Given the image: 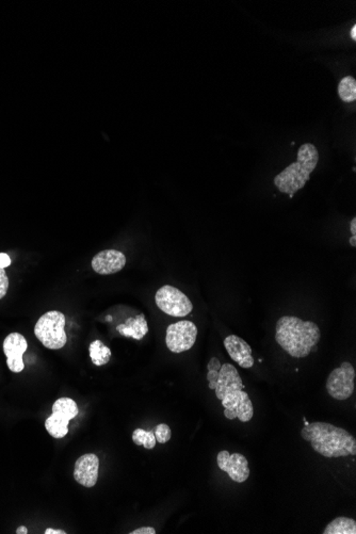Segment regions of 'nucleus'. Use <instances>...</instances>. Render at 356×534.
<instances>
[{
    "mask_svg": "<svg viewBox=\"0 0 356 534\" xmlns=\"http://www.w3.org/2000/svg\"><path fill=\"white\" fill-rule=\"evenodd\" d=\"M321 337L319 326L294 316H284L276 324V340L290 356L303 358L310 356Z\"/></svg>",
    "mask_w": 356,
    "mask_h": 534,
    "instance_id": "obj_1",
    "label": "nucleus"
},
{
    "mask_svg": "<svg viewBox=\"0 0 356 534\" xmlns=\"http://www.w3.org/2000/svg\"><path fill=\"white\" fill-rule=\"evenodd\" d=\"M301 436L325 458L355 456L356 440L347 430L328 422H316L304 426Z\"/></svg>",
    "mask_w": 356,
    "mask_h": 534,
    "instance_id": "obj_2",
    "label": "nucleus"
},
{
    "mask_svg": "<svg viewBox=\"0 0 356 534\" xmlns=\"http://www.w3.org/2000/svg\"><path fill=\"white\" fill-rule=\"evenodd\" d=\"M319 160V154L315 145L306 143L298 151L296 162L288 165L285 170L274 177V185L280 192L286 193L290 197L301 190L310 181V173L315 170Z\"/></svg>",
    "mask_w": 356,
    "mask_h": 534,
    "instance_id": "obj_3",
    "label": "nucleus"
},
{
    "mask_svg": "<svg viewBox=\"0 0 356 534\" xmlns=\"http://www.w3.org/2000/svg\"><path fill=\"white\" fill-rule=\"evenodd\" d=\"M65 328V315L58 310H51L37 320L35 334L45 348L59 350L67 344V336Z\"/></svg>",
    "mask_w": 356,
    "mask_h": 534,
    "instance_id": "obj_4",
    "label": "nucleus"
},
{
    "mask_svg": "<svg viewBox=\"0 0 356 534\" xmlns=\"http://www.w3.org/2000/svg\"><path fill=\"white\" fill-rule=\"evenodd\" d=\"M155 302L159 310L164 314L178 318L188 316L194 310V304L188 297L180 292V289L171 285H166L159 289L155 296Z\"/></svg>",
    "mask_w": 356,
    "mask_h": 534,
    "instance_id": "obj_5",
    "label": "nucleus"
},
{
    "mask_svg": "<svg viewBox=\"0 0 356 534\" xmlns=\"http://www.w3.org/2000/svg\"><path fill=\"white\" fill-rule=\"evenodd\" d=\"M355 369L350 362H344L330 374L326 390L338 401L349 399L355 390Z\"/></svg>",
    "mask_w": 356,
    "mask_h": 534,
    "instance_id": "obj_6",
    "label": "nucleus"
},
{
    "mask_svg": "<svg viewBox=\"0 0 356 534\" xmlns=\"http://www.w3.org/2000/svg\"><path fill=\"white\" fill-rule=\"evenodd\" d=\"M198 328L192 322L182 320L167 328L166 344L172 353H183L194 346Z\"/></svg>",
    "mask_w": 356,
    "mask_h": 534,
    "instance_id": "obj_7",
    "label": "nucleus"
},
{
    "mask_svg": "<svg viewBox=\"0 0 356 534\" xmlns=\"http://www.w3.org/2000/svg\"><path fill=\"white\" fill-rule=\"evenodd\" d=\"M221 402L224 408V416L228 419H239V422H248L253 418V403L244 390L230 392Z\"/></svg>",
    "mask_w": 356,
    "mask_h": 534,
    "instance_id": "obj_8",
    "label": "nucleus"
},
{
    "mask_svg": "<svg viewBox=\"0 0 356 534\" xmlns=\"http://www.w3.org/2000/svg\"><path fill=\"white\" fill-rule=\"evenodd\" d=\"M219 468L226 472L232 481L244 483L250 477V468L246 456L240 453H232L223 450L217 456Z\"/></svg>",
    "mask_w": 356,
    "mask_h": 534,
    "instance_id": "obj_9",
    "label": "nucleus"
},
{
    "mask_svg": "<svg viewBox=\"0 0 356 534\" xmlns=\"http://www.w3.org/2000/svg\"><path fill=\"white\" fill-rule=\"evenodd\" d=\"M28 349L27 340L19 333H11L3 342V353L7 356V365L12 372L19 374L25 368L23 356Z\"/></svg>",
    "mask_w": 356,
    "mask_h": 534,
    "instance_id": "obj_10",
    "label": "nucleus"
},
{
    "mask_svg": "<svg viewBox=\"0 0 356 534\" xmlns=\"http://www.w3.org/2000/svg\"><path fill=\"white\" fill-rule=\"evenodd\" d=\"M99 459L94 453L81 456L75 464L74 478L85 487H93L99 480Z\"/></svg>",
    "mask_w": 356,
    "mask_h": 534,
    "instance_id": "obj_11",
    "label": "nucleus"
},
{
    "mask_svg": "<svg viewBox=\"0 0 356 534\" xmlns=\"http://www.w3.org/2000/svg\"><path fill=\"white\" fill-rule=\"evenodd\" d=\"M126 265V256L120 251L105 250L95 255L92 268L101 276H110L122 270Z\"/></svg>",
    "mask_w": 356,
    "mask_h": 534,
    "instance_id": "obj_12",
    "label": "nucleus"
},
{
    "mask_svg": "<svg viewBox=\"0 0 356 534\" xmlns=\"http://www.w3.org/2000/svg\"><path fill=\"white\" fill-rule=\"evenodd\" d=\"M224 347L228 351V356L234 362L239 365L244 369H250L254 366V358L252 356V348L246 340L236 335H230L224 340Z\"/></svg>",
    "mask_w": 356,
    "mask_h": 534,
    "instance_id": "obj_13",
    "label": "nucleus"
},
{
    "mask_svg": "<svg viewBox=\"0 0 356 534\" xmlns=\"http://www.w3.org/2000/svg\"><path fill=\"white\" fill-rule=\"evenodd\" d=\"M244 383L237 368L230 364L221 366L219 372L218 382L216 386V396L219 400L223 399L226 394L235 390H244Z\"/></svg>",
    "mask_w": 356,
    "mask_h": 534,
    "instance_id": "obj_14",
    "label": "nucleus"
},
{
    "mask_svg": "<svg viewBox=\"0 0 356 534\" xmlns=\"http://www.w3.org/2000/svg\"><path fill=\"white\" fill-rule=\"evenodd\" d=\"M117 332L125 337H133L137 340H141L149 332L146 319L143 314L130 318L124 324L117 326Z\"/></svg>",
    "mask_w": 356,
    "mask_h": 534,
    "instance_id": "obj_15",
    "label": "nucleus"
},
{
    "mask_svg": "<svg viewBox=\"0 0 356 534\" xmlns=\"http://www.w3.org/2000/svg\"><path fill=\"white\" fill-rule=\"evenodd\" d=\"M78 413L79 410L76 402L71 398H60L53 403L51 415L63 422H69L73 418L76 417Z\"/></svg>",
    "mask_w": 356,
    "mask_h": 534,
    "instance_id": "obj_16",
    "label": "nucleus"
},
{
    "mask_svg": "<svg viewBox=\"0 0 356 534\" xmlns=\"http://www.w3.org/2000/svg\"><path fill=\"white\" fill-rule=\"evenodd\" d=\"M323 534H356V522L352 518H335L329 525L326 526Z\"/></svg>",
    "mask_w": 356,
    "mask_h": 534,
    "instance_id": "obj_17",
    "label": "nucleus"
},
{
    "mask_svg": "<svg viewBox=\"0 0 356 534\" xmlns=\"http://www.w3.org/2000/svg\"><path fill=\"white\" fill-rule=\"evenodd\" d=\"M91 360L95 366H103L108 364L111 358V350L108 347L105 346L101 340H95L90 344Z\"/></svg>",
    "mask_w": 356,
    "mask_h": 534,
    "instance_id": "obj_18",
    "label": "nucleus"
},
{
    "mask_svg": "<svg viewBox=\"0 0 356 534\" xmlns=\"http://www.w3.org/2000/svg\"><path fill=\"white\" fill-rule=\"evenodd\" d=\"M338 94H339L340 99L345 101V103H352V101H355V79L351 77V76H347L345 78L341 79L339 85H338Z\"/></svg>",
    "mask_w": 356,
    "mask_h": 534,
    "instance_id": "obj_19",
    "label": "nucleus"
},
{
    "mask_svg": "<svg viewBox=\"0 0 356 534\" xmlns=\"http://www.w3.org/2000/svg\"><path fill=\"white\" fill-rule=\"evenodd\" d=\"M69 422H63L51 415L45 422V428L53 438H62L69 432Z\"/></svg>",
    "mask_w": 356,
    "mask_h": 534,
    "instance_id": "obj_20",
    "label": "nucleus"
},
{
    "mask_svg": "<svg viewBox=\"0 0 356 534\" xmlns=\"http://www.w3.org/2000/svg\"><path fill=\"white\" fill-rule=\"evenodd\" d=\"M133 440L137 446H143L146 449H154L157 442L154 430L151 431H145L143 429L135 430L133 433Z\"/></svg>",
    "mask_w": 356,
    "mask_h": 534,
    "instance_id": "obj_21",
    "label": "nucleus"
},
{
    "mask_svg": "<svg viewBox=\"0 0 356 534\" xmlns=\"http://www.w3.org/2000/svg\"><path fill=\"white\" fill-rule=\"evenodd\" d=\"M154 434L157 442H160V444H166V442L171 440V436H172L171 428L166 424H158L154 429Z\"/></svg>",
    "mask_w": 356,
    "mask_h": 534,
    "instance_id": "obj_22",
    "label": "nucleus"
},
{
    "mask_svg": "<svg viewBox=\"0 0 356 534\" xmlns=\"http://www.w3.org/2000/svg\"><path fill=\"white\" fill-rule=\"evenodd\" d=\"M8 289H9V278L5 269L0 268V300L7 294Z\"/></svg>",
    "mask_w": 356,
    "mask_h": 534,
    "instance_id": "obj_23",
    "label": "nucleus"
},
{
    "mask_svg": "<svg viewBox=\"0 0 356 534\" xmlns=\"http://www.w3.org/2000/svg\"><path fill=\"white\" fill-rule=\"evenodd\" d=\"M219 372H220V370L210 369L208 370V372H207V380L210 382V386H208V387H210V390H216Z\"/></svg>",
    "mask_w": 356,
    "mask_h": 534,
    "instance_id": "obj_24",
    "label": "nucleus"
},
{
    "mask_svg": "<svg viewBox=\"0 0 356 534\" xmlns=\"http://www.w3.org/2000/svg\"><path fill=\"white\" fill-rule=\"evenodd\" d=\"M11 265V259L6 253H0V268H7Z\"/></svg>",
    "mask_w": 356,
    "mask_h": 534,
    "instance_id": "obj_25",
    "label": "nucleus"
},
{
    "mask_svg": "<svg viewBox=\"0 0 356 534\" xmlns=\"http://www.w3.org/2000/svg\"><path fill=\"white\" fill-rule=\"evenodd\" d=\"M130 534H156V530L152 527H142L139 529L133 530Z\"/></svg>",
    "mask_w": 356,
    "mask_h": 534,
    "instance_id": "obj_26",
    "label": "nucleus"
},
{
    "mask_svg": "<svg viewBox=\"0 0 356 534\" xmlns=\"http://www.w3.org/2000/svg\"><path fill=\"white\" fill-rule=\"evenodd\" d=\"M45 534H67V532L63 531V530H57V529H51V528H49V529L45 530V532H44Z\"/></svg>",
    "mask_w": 356,
    "mask_h": 534,
    "instance_id": "obj_27",
    "label": "nucleus"
},
{
    "mask_svg": "<svg viewBox=\"0 0 356 534\" xmlns=\"http://www.w3.org/2000/svg\"><path fill=\"white\" fill-rule=\"evenodd\" d=\"M350 228H351V233L353 236H356V218L352 219L351 223H350Z\"/></svg>",
    "mask_w": 356,
    "mask_h": 534,
    "instance_id": "obj_28",
    "label": "nucleus"
},
{
    "mask_svg": "<svg viewBox=\"0 0 356 534\" xmlns=\"http://www.w3.org/2000/svg\"><path fill=\"white\" fill-rule=\"evenodd\" d=\"M17 534H27L28 533V529L25 527V526H21V527L17 528V532H15Z\"/></svg>",
    "mask_w": 356,
    "mask_h": 534,
    "instance_id": "obj_29",
    "label": "nucleus"
},
{
    "mask_svg": "<svg viewBox=\"0 0 356 534\" xmlns=\"http://www.w3.org/2000/svg\"><path fill=\"white\" fill-rule=\"evenodd\" d=\"M351 37H352V39L356 40V26L355 25H354L353 27H352Z\"/></svg>",
    "mask_w": 356,
    "mask_h": 534,
    "instance_id": "obj_30",
    "label": "nucleus"
},
{
    "mask_svg": "<svg viewBox=\"0 0 356 534\" xmlns=\"http://www.w3.org/2000/svg\"><path fill=\"white\" fill-rule=\"evenodd\" d=\"M349 242L352 247H356V236H352L351 239L349 240Z\"/></svg>",
    "mask_w": 356,
    "mask_h": 534,
    "instance_id": "obj_31",
    "label": "nucleus"
},
{
    "mask_svg": "<svg viewBox=\"0 0 356 534\" xmlns=\"http://www.w3.org/2000/svg\"><path fill=\"white\" fill-rule=\"evenodd\" d=\"M303 420H304V424H305V426H307V424H310V422H308L307 420H306L305 417L303 418Z\"/></svg>",
    "mask_w": 356,
    "mask_h": 534,
    "instance_id": "obj_32",
    "label": "nucleus"
}]
</instances>
